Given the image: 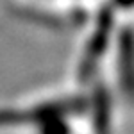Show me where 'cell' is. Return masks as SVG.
I'll list each match as a JSON object with an SVG mask.
<instances>
[{"instance_id":"3","label":"cell","mask_w":134,"mask_h":134,"mask_svg":"<svg viewBox=\"0 0 134 134\" xmlns=\"http://www.w3.org/2000/svg\"><path fill=\"white\" fill-rule=\"evenodd\" d=\"M116 97L109 88L95 90L91 97H88V114L86 124L90 127V134H118L116 131Z\"/></svg>"},{"instance_id":"2","label":"cell","mask_w":134,"mask_h":134,"mask_svg":"<svg viewBox=\"0 0 134 134\" xmlns=\"http://www.w3.org/2000/svg\"><path fill=\"white\" fill-rule=\"evenodd\" d=\"M113 93L118 102L134 105V29L122 27L114 36Z\"/></svg>"},{"instance_id":"4","label":"cell","mask_w":134,"mask_h":134,"mask_svg":"<svg viewBox=\"0 0 134 134\" xmlns=\"http://www.w3.org/2000/svg\"><path fill=\"white\" fill-rule=\"evenodd\" d=\"M109 4L118 13H125V14H132L134 13V0H111Z\"/></svg>"},{"instance_id":"1","label":"cell","mask_w":134,"mask_h":134,"mask_svg":"<svg viewBox=\"0 0 134 134\" xmlns=\"http://www.w3.org/2000/svg\"><path fill=\"white\" fill-rule=\"evenodd\" d=\"M88 97L52 95L16 105H0V134H81Z\"/></svg>"}]
</instances>
